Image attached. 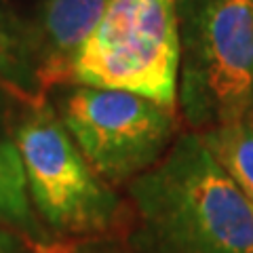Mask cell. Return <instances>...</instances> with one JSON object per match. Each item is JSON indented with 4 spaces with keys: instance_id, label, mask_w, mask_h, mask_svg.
<instances>
[{
    "instance_id": "cell-2",
    "label": "cell",
    "mask_w": 253,
    "mask_h": 253,
    "mask_svg": "<svg viewBox=\"0 0 253 253\" xmlns=\"http://www.w3.org/2000/svg\"><path fill=\"white\" fill-rule=\"evenodd\" d=\"M177 104L201 133L253 110V0H175Z\"/></svg>"
},
{
    "instance_id": "cell-8",
    "label": "cell",
    "mask_w": 253,
    "mask_h": 253,
    "mask_svg": "<svg viewBox=\"0 0 253 253\" xmlns=\"http://www.w3.org/2000/svg\"><path fill=\"white\" fill-rule=\"evenodd\" d=\"M205 146L253 205V110L239 121L199 133Z\"/></svg>"
},
{
    "instance_id": "cell-5",
    "label": "cell",
    "mask_w": 253,
    "mask_h": 253,
    "mask_svg": "<svg viewBox=\"0 0 253 253\" xmlns=\"http://www.w3.org/2000/svg\"><path fill=\"white\" fill-rule=\"evenodd\" d=\"M59 118L91 169L112 188H126L152 169L177 137L175 108L144 95L78 84Z\"/></svg>"
},
{
    "instance_id": "cell-4",
    "label": "cell",
    "mask_w": 253,
    "mask_h": 253,
    "mask_svg": "<svg viewBox=\"0 0 253 253\" xmlns=\"http://www.w3.org/2000/svg\"><path fill=\"white\" fill-rule=\"evenodd\" d=\"M175 0H108L72 68L78 84L121 89L177 106Z\"/></svg>"
},
{
    "instance_id": "cell-9",
    "label": "cell",
    "mask_w": 253,
    "mask_h": 253,
    "mask_svg": "<svg viewBox=\"0 0 253 253\" xmlns=\"http://www.w3.org/2000/svg\"><path fill=\"white\" fill-rule=\"evenodd\" d=\"M49 253H135L126 247L123 239H91V241H70L55 243Z\"/></svg>"
},
{
    "instance_id": "cell-3",
    "label": "cell",
    "mask_w": 253,
    "mask_h": 253,
    "mask_svg": "<svg viewBox=\"0 0 253 253\" xmlns=\"http://www.w3.org/2000/svg\"><path fill=\"white\" fill-rule=\"evenodd\" d=\"M36 215L57 243L123 239L131 209L84 161L61 118L34 106L15 133Z\"/></svg>"
},
{
    "instance_id": "cell-6",
    "label": "cell",
    "mask_w": 253,
    "mask_h": 253,
    "mask_svg": "<svg viewBox=\"0 0 253 253\" xmlns=\"http://www.w3.org/2000/svg\"><path fill=\"white\" fill-rule=\"evenodd\" d=\"M108 0H41L38 17V81L44 86L72 81L81 46L95 30Z\"/></svg>"
},
{
    "instance_id": "cell-1",
    "label": "cell",
    "mask_w": 253,
    "mask_h": 253,
    "mask_svg": "<svg viewBox=\"0 0 253 253\" xmlns=\"http://www.w3.org/2000/svg\"><path fill=\"white\" fill-rule=\"evenodd\" d=\"M126 190L135 253H253V205L196 131L179 133Z\"/></svg>"
},
{
    "instance_id": "cell-7",
    "label": "cell",
    "mask_w": 253,
    "mask_h": 253,
    "mask_svg": "<svg viewBox=\"0 0 253 253\" xmlns=\"http://www.w3.org/2000/svg\"><path fill=\"white\" fill-rule=\"evenodd\" d=\"M0 224L26 234L28 239L46 249L57 243L34 211L17 144L2 137H0Z\"/></svg>"
},
{
    "instance_id": "cell-10",
    "label": "cell",
    "mask_w": 253,
    "mask_h": 253,
    "mask_svg": "<svg viewBox=\"0 0 253 253\" xmlns=\"http://www.w3.org/2000/svg\"><path fill=\"white\" fill-rule=\"evenodd\" d=\"M49 249L41 247L26 234L0 224V253H49Z\"/></svg>"
}]
</instances>
